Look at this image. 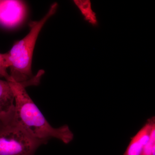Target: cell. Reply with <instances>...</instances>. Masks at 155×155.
<instances>
[{
	"instance_id": "cell-3",
	"label": "cell",
	"mask_w": 155,
	"mask_h": 155,
	"mask_svg": "<svg viewBox=\"0 0 155 155\" xmlns=\"http://www.w3.org/2000/svg\"><path fill=\"white\" fill-rule=\"evenodd\" d=\"M46 143L32 137L11 119L0 121V155H34Z\"/></svg>"
},
{
	"instance_id": "cell-6",
	"label": "cell",
	"mask_w": 155,
	"mask_h": 155,
	"mask_svg": "<svg viewBox=\"0 0 155 155\" xmlns=\"http://www.w3.org/2000/svg\"><path fill=\"white\" fill-rule=\"evenodd\" d=\"M14 107V95L9 81L0 79V121L11 119Z\"/></svg>"
},
{
	"instance_id": "cell-2",
	"label": "cell",
	"mask_w": 155,
	"mask_h": 155,
	"mask_svg": "<svg viewBox=\"0 0 155 155\" xmlns=\"http://www.w3.org/2000/svg\"><path fill=\"white\" fill-rule=\"evenodd\" d=\"M58 5L54 3L50 7L46 14L39 21L30 23V30L26 36L14 44L10 51L6 53L7 63L10 69L11 79L28 86L37 85L43 71L38 72L34 76L31 70L32 56L37 39L41 31L52 16L55 14Z\"/></svg>"
},
{
	"instance_id": "cell-1",
	"label": "cell",
	"mask_w": 155,
	"mask_h": 155,
	"mask_svg": "<svg viewBox=\"0 0 155 155\" xmlns=\"http://www.w3.org/2000/svg\"><path fill=\"white\" fill-rule=\"evenodd\" d=\"M9 83L14 97V111L11 121L34 138L47 142L55 138L68 144L73 140L74 134L69 126L53 127L48 122L26 91L28 85L11 79Z\"/></svg>"
},
{
	"instance_id": "cell-5",
	"label": "cell",
	"mask_w": 155,
	"mask_h": 155,
	"mask_svg": "<svg viewBox=\"0 0 155 155\" xmlns=\"http://www.w3.org/2000/svg\"><path fill=\"white\" fill-rule=\"evenodd\" d=\"M155 127V117L148 119L146 124L131 140L124 155H141L148 143L153 128Z\"/></svg>"
},
{
	"instance_id": "cell-8",
	"label": "cell",
	"mask_w": 155,
	"mask_h": 155,
	"mask_svg": "<svg viewBox=\"0 0 155 155\" xmlns=\"http://www.w3.org/2000/svg\"><path fill=\"white\" fill-rule=\"evenodd\" d=\"M155 127L151 133L149 141L145 146L141 155H155Z\"/></svg>"
},
{
	"instance_id": "cell-7",
	"label": "cell",
	"mask_w": 155,
	"mask_h": 155,
	"mask_svg": "<svg viewBox=\"0 0 155 155\" xmlns=\"http://www.w3.org/2000/svg\"><path fill=\"white\" fill-rule=\"evenodd\" d=\"M73 2L85 21L94 27L98 25L97 16L90 0H74Z\"/></svg>"
},
{
	"instance_id": "cell-4",
	"label": "cell",
	"mask_w": 155,
	"mask_h": 155,
	"mask_svg": "<svg viewBox=\"0 0 155 155\" xmlns=\"http://www.w3.org/2000/svg\"><path fill=\"white\" fill-rule=\"evenodd\" d=\"M25 3L17 0H0V26L15 28L22 24L27 16Z\"/></svg>"
},
{
	"instance_id": "cell-9",
	"label": "cell",
	"mask_w": 155,
	"mask_h": 155,
	"mask_svg": "<svg viewBox=\"0 0 155 155\" xmlns=\"http://www.w3.org/2000/svg\"><path fill=\"white\" fill-rule=\"evenodd\" d=\"M8 68L6 53H0V78H5L7 81H9L11 79L9 73L7 72Z\"/></svg>"
}]
</instances>
